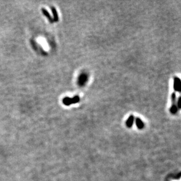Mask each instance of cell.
I'll return each instance as SVG.
<instances>
[{
  "mask_svg": "<svg viewBox=\"0 0 181 181\" xmlns=\"http://www.w3.org/2000/svg\"><path fill=\"white\" fill-rule=\"evenodd\" d=\"M51 9L53 15V22H57V21H59V17H58V15H57L56 9L55 8L53 7H51Z\"/></svg>",
  "mask_w": 181,
  "mask_h": 181,
  "instance_id": "8992f818",
  "label": "cell"
},
{
  "mask_svg": "<svg viewBox=\"0 0 181 181\" xmlns=\"http://www.w3.org/2000/svg\"><path fill=\"white\" fill-rule=\"evenodd\" d=\"M42 12H43V15H45V16L48 19V20H49V22H51V23H53V18H52L51 16L49 14V13L48 12V11L47 10V9H45V8H42Z\"/></svg>",
  "mask_w": 181,
  "mask_h": 181,
  "instance_id": "5b68a950",
  "label": "cell"
},
{
  "mask_svg": "<svg viewBox=\"0 0 181 181\" xmlns=\"http://www.w3.org/2000/svg\"><path fill=\"white\" fill-rule=\"evenodd\" d=\"M134 117L132 115H130V116L128 117V120L126 121V126H127V127L128 128L131 127L132 124H133L134 123Z\"/></svg>",
  "mask_w": 181,
  "mask_h": 181,
  "instance_id": "277c9868",
  "label": "cell"
},
{
  "mask_svg": "<svg viewBox=\"0 0 181 181\" xmlns=\"http://www.w3.org/2000/svg\"><path fill=\"white\" fill-rule=\"evenodd\" d=\"M180 97H179L178 100V107H177L178 108V109H180Z\"/></svg>",
  "mask_w": 181,
  "mask_h": 181,
  "instance_id": "30bf717a",
  "label": "cell"
},
{
  "mask_svg": "<svg viewBox=\"0 0 181 181\" xmlns=\"http://www.w3.org/2000/svg\"><path fill=\"white\" fill-rule=\"evenodd\" d=\"M178 108L177 107L176 105L175 104V103L173 104L172 105L171 107V109H170L171 113H172V114H175V113L178 111Z\"/></svg>",
  "mask_w": 181,
  "mask_h": 181,
  "instance_id": "ba28073f",
  "label": "cell"
},
{
  "mask_svg": "<svg viewBox=\"0 0 181 181\" xmlns=\"http://www.w3.org/2000/svg\"><path fill=\"white\" fill-rule=\"evenodd\" d=\"M135 123L138 129H142L144 127V124L142 122V121L140 118H137L135 120Z\"/></svg>",
  "mask_w": 181,
  "mask_h": 181,
  "instance_id": "52a82bcc",
  "label": "cell"
},
{
  "mask_svg": "<svg viewBox=\"0 0 181 181\" xmlns=\"http://www.w3.org/2000/svg\"><path fill=\"white\" fill-rule=\"evenodd\" d=\"M87 79L88 78L87 74L85 73L81 74L78 78V84L81 86H83L87 81Z\"/></svg>",
  "mask_w": 181,
  "mask_h": 181,
  "instance_id": "7a4b0ae2",
  "label": "cell"
},
{
  "mask_svg": "<svg viewBox=\"0 0 181 181\" xmlns=\"http://www.w3.org/2000/svg\"><path fill=\"white\" fill-rule=\"evenodd\" d=\"M174 88L175 91L176 92H180L181 90V81L179 78H175L174 79Z\"/></svg>",
  "mask_w": 181,
  "mask_h": 181,
  "instance_id": "3957f363",
  "label": "cell"
},
{
  "mask_svg": "<svg viewBox=\"0 0 181 181\" xmlns=\"http://www.w3.org/2000/svg\"><path fill=\"white\" fill-rule=\"evenodd\" d=\"M171 99H172L173 104H174L175 100H176V94H175V93L172 94V96H171Z\"/></svg>",
  "mask_w": 181,
  "mask_h": 181,
  "instance_id": "9c48e42d",
  "label": "cell"
},
{
  "mask_svg": "<svg viewBox=\"0 0 181 181\" xmlns=\"http://www.w3.org/2000/svg\"><path fill=\"white\" fill-rule=\"evenodd\" d=\"M80 101V97L78 96H76L74 97L70 98L69 97H66L63 98L62 100V103L64 105H70L71 104H74L78 103Z\"/></svg>",
  "mask_w": 181,
  "mask_h": 181,
  "instance_id": "6da1fadb",
  "label": "cell"
}]
</instances>
